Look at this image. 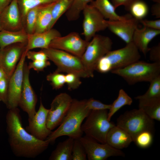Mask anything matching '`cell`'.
<instances>
[{
    "mask_svg": "<svg viewBox=\"0 0 160 160\" xmlns=\"http://www.w3.org/2000/svg\"><path fill=\"white\" fill-rule=\"evenodd\" d=\"M2 29H3V28H2L1 22V20H0V31H1Z\"/></svg>",
    "mask_w": 160,
    "mask_h": 160,
    "instance_id": "50",
    "label": "cell"
},
{
    "mask_svg": "<svg viewBox=\"0 0 160 160\" xmlns=\"http://www.w3.org/2000/svg\"><path fill=\"white\" fill-rule=\"evenodd\" d=\"M111 72L122 77L129 84L141 82H150L160 75V63H150L139 60Z\"/></svg>",
    "mask_w": 160,
    "mask_h": 160,
    "instance_id": "3",
    "label": "cell"
},
{
    "mask_svg": "<svg viewBox=\"0 0 160 160\" xmlns=\"http://www.w3.org/2000/svg\"><path fill=\"white\" fill-rule=\"evenodd\" d=\"M132 141L129 134L116 125L110 129L107 136L106 143L119 150L127 148Z\"/></svg>",
    "mask_w": 160,
    "mask_h": 160,
    "instance_id": "21",
    "label": "cell"
},
{
    "mask_svg": "<svg viewBox=\"0 0 160 160\" xmlns=\"http://www.w3.org/2000/svg\"><path fill=\"white\" fill-rule=\"evenodd\" d=\"M95 70L102 73H107L111 71L110 66L104 56L98 61Z\"/></svg>",
    "mask_w": 160,
    "mask_h": 160,
    "instance_id": "42",
    "label": "cell"
},
{
    "mask_svg": "<svg viewBox=\"0 0 160 160\" xmlns=\"http://www.w3.org/2000/svg\"><path fill=\"white\" fill-rule=\"evenodd\" d=\"M79 139L84 146L89 160H105L111 156L124 157L125 153L107 143H101L86 135Z\"/></svg>",
    "mask_w": 160,
    "mask_h": 160,
    "instance_id": "9",
    "label": "cell"
},
{
    "mask_svg": "<svg viewBox=\"0 0 160 160\" xmlns=\"http://www.w3.org/2000/svg\"><path fill=\"white\" fill-rule=\"evenodd\" d=\"M149 52L150 59L154 63H160V44L150 48Z\"/></svg>",
    "mask_w": 160,
    "mask_h": 160,
    "instance_id": "43",
    "label": "cell"
},
{
    "mask_svg": "<svg viewBox=\"0 0 160 160\" xmlns=\"http://www.w3.org/2000/svg\"><path fill=\"white\" fill-rule=\"evenodd\" d=\"M150 84L144 94L135 97L139 100H147L160 98V75L150 82Z\"/></svg>",
    "mask_w": 160,
    "mask_h": 160,
    "instance_id": "31",
    "label": "cell"
},
{
    "mask_svg": "<svg viewBox=\"0 0 160 160\" xmlns=\"http://www.w3.org/2000/svg\"><path fill=\"white\" fill-rule=\"evenodd\" d=\"M73 99L68 94L62 93L57 95L51 104L46 121L47 128L52 131L59 125L67 114Z\"/></svg>",
    "mask_w": 160,
    "mask_h": 160,
    "instance_id": "11",
    "label": "cell"
},
{
    "mask_svg": "<svg viewBox=\"0 0 160 160\" xmlns=\"http://www.w3.org/2000/svg\"><path fill=\"white\" fill-rule=\"evenodd\" d=\"M73 0H58L52 10V20L47 30L52 28L58 20L66 12L72 4Z\"/></svg>",
    "mask_w": 160,
    "mask_h": 160,
    "instance_id": "28",
    "label": "cell"
},
{
    "mask_svg": "<svg viewBox=\"0 0 160 160\" xmlns=\"http://www.w3.org/2000/svg\"><path fill=\"white\" fill-rule=\"evenodd\" d=\"M61 36L58 30L53 28L41 33L28 34L25 50L27 51L36 48H47L53 39Z\"/></svg>",
    "mask_w": 160,
    "mask_h": 160,
    "instance_id": "19",
    "label": "cell"
},
{
    "mask_svg": "<svg viewBox=\"0 0 160 160\" xmlns=\"http://www.w3.org/2000/svg\"><path fill=\"white\" fill-rule=\"evenodd\" d=\"M9 80V78L5 77L0 81V101L6 105L7 102Z\"/></svg>",
    "mask_w": 160,
    "mask_h": 160,
    "instance_id": "39",
    "label": "cell"
},
{
    "mask_svg": "<svg viewBox=\"0 0 160 160\" xmlns=\"http://www.w3.org/2000/svg\"><path fill=\"white\" fill-rule=\"evenodd\" d=\"M87 105L88 108L90 110H109L111 107V104H104L92 98L87 100Z\"/></svg>",
    "mask_w": 160,
    "mask_h": 160,
    "instance_id": "38",
    "label": "cell"
},
{
    "mask_svg": "<svg viewBox=\"0 0 160 160\" xmlns=\"http://www.w3.org/2000/svg\"><path fill=\"white\" fill-rule=\"evenodd\" d=\"M151 12L153 15L157 18H160V3H156L153 5Z\"/></svg>",
    "mask_w": 160,
    "mask_h": 160,
    "instance_id": "46",
    "label": "cell"
},
{
    "mask_svg": "<svg viewBox=\"0 0 160 160\" xmlns=\"http://www.w3.org/2000/svg\"><path fill=\"white\" fill-rule=\"evenodd\" d=\"M30 69L26 63L24 66L23 80L18 106L28 114V119L36 114L37 102L36 95L33 90L29 80Z\"/></svg>",
    "mask_w": 160,
    "mask_h": 160,
    "instance_id": "15",
    "label": "cell"
},
{
    "mask_svg": "<svg viewBox=\"0 0 160 160\" xmlns=\"http://www.w3.org/2000/svg\"><path fill=\"white\" fill-rule=\"evenodd\" d=\"M58 0H18L23 24L27 12L36 7L56 2Z\"/></svg>",
    "mask_w": 160,
    "mask_h": 160,
    "instance_id": "29",
    "label": "cell"
},
{
    "mask_svg": "<svg viewBox=\"0 0 160 160\" xmlns=\"http://www.w3.org/2000/svg\"><path fill=\"white\" fill-rule=\"evenodd\" d=\"M41 50L57 66L55 71L73 73L80 78L89 77L81 58L60 49L49 47Z\"/></svg>",
    "mask_w": 160,
    "mask_h": 160,
    "instance_id": "7",
    "label": "cell"
},
{
    "mask_svg": "<svg viewBox=\"0 0 160 160\" xmlns=\"http://www.w3.org/2000/svg\"><path fill=\"white\" fill-rule=\"evenodd\" d=\"M80 77L72 73H68L65 75V82L69 90L77 89L81 83Z\"/></svg>",
    "mask_w": 160,
    "mask_h": 160,
    "instance_id": "37",
    "label": "cell"
},
{
    "mask_svg": "<svg viewBox=\"0 0 160 160\" xmlns=\"http://www.w3.org/2000/svg\"><path fill=\"white\" fill-rule=\"evenodd\" d=\"M50 65V63L48 60H37L32 61L29 63L28 65V68L33 69L34 71L39 72L44 70V69Z\"/></svg>",
    "mask_w": 160,
    "mask_h": 160,
    "instance_id": "40",
    "label": "cell"
},
{
    "mask_svg": "<svg viewBox=\"0 0 160 160\" xmlns=\"http://www.w3.org/2000/svg\"><path fill=\"white\" fill-rule=\"evenodd\" d=\"M74 139L69 137L59 143L51 153L49 160H72V151Z\"/></svg>",
    "mask_w": 160,
    "mask_h": 160,
    "instance_id": "25",
    "label": "cell"
},
{
    "mask_svg": "<svg viewBox=\"0 0 160 160\" xmlns=\"http://www.w3.org/2000/svg\"><path fill=\"white\" fill-rule=\"evenodd\" d=\"M108 110H91L81 125V129L86 135L101 143H106L109 130L115 126L108 119Z\"/></svg>",
    "mask_w": 160,
    "mask_h": 160,
    "instance_id": "5",
    "label": "cell"
},
{
    "mask_svg": "<svg viewBox=\"0 0 160 160\" xmlns=\"http://www.w3.org/2000/svg\"><path fill=\"white\" fill-rule=\"evenodd\" d=\"M89 41L82 39L76 32L53 39L49 47L61 50L81 58Z\"/></svg>",
    "mask_w": 160,
    "mask_h": 160,
    "instance_id": "10",
    "label": "cell"
},
{
    "mask_svg": "<svg viewBox=\"0 0 160 160\" xmlns=\"http://www.w3.org/2000/svg\"><path fill=\"white\" fill-rule=\"evenodd\" d=\"M40 6L30 10L25 16L23 23V26L24 29L28 34H32L35 32L38 13Z\"/></svg>",
    "mask_w": 160,
    "mask_h": 160,
    "instance_id": "32",
    "label": "cell"
},
{
    "mask_svg": "<svg viewBox=\"0 0 160 160\" xmlns=\"http://www.w3.org/2000/svg\"><path fill=\"white\" fill-rule=\"evenodd\" d=\"M153 140L152 132L145 131L139 134L135 137L134 142L140 148H145L151 145Z\"/></svg>",
    "mask_w": 160,
    "mask_h": 160,
    "instance_id": "34",
    "label": "cell"
},
{
    "mask_svg": "<svg viewBox=\"0 0 160 160\" xmlns=\"http://www.w3.org/2000/svg\"><path fill=\"white\" fill-rule=\"evenodd\" d=\"M151 1L155 2V3H160V0H151Z\"/></svg>",
    "mask_w": 160,
    "mask_h": 160,
    "instance_id": "49",
    "label": "cell"
},
{
    "mask_svg": "<svg viewBox=\"0 0 160 160\" xmlns=\"http://www.w3.org/2000/svg\"><path fill=\"white\" fill-rule=\"evenodd\" d=\"M113 42L108 36L96 34L92 38L81 58L89 77H93L99 60L111 50Z\"/></svg>",
    "mask_w": 160,
    "mask_h": 160,
    "instance_id": "4",
    "label": "cell"
},
{
    "mask_svg": "<svg viewBox=\"0 0 160 160\" xmlns=\"http://www.w3.org/2000/svg\"></svg>",
    "mask_w": 160,
    "mask_h": 160,
    "instance_id": "51",
    "label": "cell"
},
{
    "mask_svg": "<svg viewBox=\"0 0 160 160\" xmlns=\"http://www.w3.org/2000/svg\"><path fill=\"white\" fill-rule=\"evenodd\" d=\"M93 0H73L71 6L66 12V17L69 21L78 19L81 12L86 6Z\"/></svg>",
    "mask_w": 160,
    "mask_h": 160,
    "instance_id": "30",
    "label": "cell"
},
{
    "mask_svg": "<svg viewBox=\"0 0 160 160\" xmlns=\"http://www.w3.org/2000/svg\"><path fill=\"white\" fill-rule=\"evenodd\" d=\"M0 20L3 29L17 31L24 29L18 0H12L3 10Z\"/></svg>",
    "mask_w": 160,
    "mask_h": 160,
    "instance_id": "17",
    "label": "cell"
},
{
    "mask_svg": "<svg viewBox=\"0 0 160 160\" xmlns=\"http://www.w3.org/2000/svg\"><path fill=\"white\" fill-rule=\"evenodd\" d=\"M83 35L85 39L89 41L98 31L107 28L105 20L95 7L88 4L83 10Z\"/></svg>",
    "mask_w": 160,
    "mask_h": 160,
    "instance_id": "13",
    "label": "cell"
},
{
    "mask_svg": "<svg viewBox=\"0 0 160 160\" xmlns=\"http://www.w3.org/2000/svg\"><path fill=\"white\" fill-rule=\"evenodd\" d=\"M26 57L32 61L37 60H49L44 52L42 50L39 52L31 51H27Z\"/></svg>",
    "mask_w": 160,
    "mask_h": 160,
    "instance_id": "41",
    "label": "cell"
},
{
    "mask_svg": "<svg viewBox=\"0 0 160 160\" xmlns=\"http://www.w3.org/2000/svg\"><path fill=\"white\" fill-rule=\"evenodd\" d=\"M85 149L79 139H74L72 151V160H86Z\"/></svg>",
    "mask_w": 160,
    "mask_h": 160,
    "instance_id": "36",
    "label": "cell"
},
{
    "mask_svg": "<svg viewBox=\"0 0 160 160\" xmlns=\"http://www.w3.org/2000/svg\"><path fill=\"white\" fill-rule=\"evenodd\" d=\"M132 98L122 89H120L117 98L111 104L108 113V119L111 121L113 116L123 106L130 105L132 103Z\"/></svg>",
    "mask_w": 160,
    "mask_h": 160,
    "instance_id": "27",
    "label": "cell"
},
{
    "mask_svg": "<svg viewBox=\"0 0 160 160\" xmlns=\"http://www.w3.org/2000/svg\"><path fill=\"white\" fill-rule=\"evenodd\" d=\"M55 2L40 6L34 33H41L47 30L52 21V10Z\"/></svg>",
    "mask_w": 160,
    "mask_h": 160,
    "instance_id": "24",
    "label": "cell"
},
{
    "mask_svg": "<svg viewBox=\"0 0 160 160\" xmlns=\"http://www.w3.org/2000/svg\"><path fill=\"white\" fill-rule=\"evenodd\" d=\"M49 111L44 106L41 100L38 111L32 118L28 119V124L25 128L28 132L40 140H45L52 132L47 126Z\"/></svg>",
    "mask_w": 160,
    "mask_h": 160,
    "instance_id": "16",
    "label": "cell"
},
{
    "mask_svg": "<svg viewBox=\"0 0 160 160\" xmlns=\"http://www.w3.org/2000/svg\"><path fill=\"white\" fill-rule=\"evenodd\" d=\"M12 0H0V13L11 2Z\"/></svg>",
    "mask_w": 160,
    "mask_h": 160,
    "instance_id": "47",
    "label": "cell"
},
{
    "mask_svg": "<svg viewBox=\"0 0 160 160\" xmlns=\"http://www.w3.org/2000/svg\"><path fill=\"white\" fill-rule=\"evenodd\" d=\"M148 10V5L145 1L137 0L132 4L129 11L133 17L139 21L146 16Z\"/></svg>",
    "mask_w": 160,
    "mask_h": 160,
    "instance_id": "33",
    "label": "cell"
},
{
    "mask_svg": "<svg viewBox=\"0 0 160 160\" xmlns=\"http://www.w3.org/2000/svg\"><path fill=\"white\" fill-rule=\"evenodd\" d=\"M137 0H111L112 3L116 9L121 6H123L125 9L129 11V9L132 4Z\"/></svg>",
    "mask_w": 160,
    "mask_h": 160,
    "instance_id": "45",
    "label": "cell"
},
{
    "mask_svg": "<svg viewBox=\"0 0 160 160\" xmlns=\"http://www.w3.org/2000/svg\"><path fill=\"white\" fill-rule=\"evenodd\" d=\"M116 126L126 131L134 142L137 136L145 131L152 132L154 123L141 109H134L126 111L117 119Z\"/></svg>",
    "mask_w": 160,
    "mask_h": 160,
    "instance_id": "6",
    "label": "cell"
},
{
    "mask_svg": "<svg viewBox=\"0 0 160 160\" xmlns=\"http://www.w3.org/2000/svg\"><path fill=\"white\" fill-rule=\"evenodd\" d=\"M27 43L12 44L0 50V68L9 79L25 50Z\"/></svg>",
    "mask_w": 160,
    "mask_h": 160,
    "instance_id": "14",
    "label": "cell"
},
{
    "mask_svg": "<svg viewBox=\"0 0 160 160\" xmlns=\"http://www.w3.org/2000/svg\"><path fill=\"white\" fill-rule=\"evenodd\" d=\"M160 34V30L153 29L146 27L141 29L137 28L134 33L132 42L145 56L150 48L148 47L149 43L155 37Z\"/></svg>",
    "mask_w": 160,
    "mask_h": 160,
    "instance_id": "20",
    "label": "cell"
},
{
    "mask_svg": "<svg viewBox=\"0 0 160 160\" xmlns=\"http://www.w3.org/2000/svg\"><path fill=\"white\" fill-rule=\"evenodd\" d=\"M87 100H79L73 99L70 107L59 127L52 132L46 140L49 143H54L58 137L67 136L74 139H79L83 133L82 123L91 110L87 105Z\"/></svg>",
    "mask_w": 160,
    "mask_h": 160,
    "instance_id": "2",
    "label": "cell"
},
{
    "mask_svg": "<svg viewBox=\"0 0 160 160\" xmlns=\"http://www.w3.org/2000/svg\"><path fill=\"white\" fill-rule=\"evenodd\" d=\"M100 12L105 19L110 20H125L131 17L129 14L124 16L118 15L113 5L109 0H95L90 3Z\"/></svg>",
    "mask_w": 160,
    "mask_h": 160,
    "instance_id": "22",
    "label": "cell"
},
{
    "mask_svg": "<svg viewBox=\"0 0 160 160\" xmlns=\"http://www.w3.org/2000/svg\"><path fill=\"white\" fill-rule=\"evenodd\" d=\"M28 34L24 29L17 31L4 29L0 31V49L17 43H27Z\"/></svg>",
    "mask_w": 160,
    "mask_h": 160,
    "instance_id": "23",
    "label": "cell"
},
{
    "mask_svg": "<svg viewBox=\"0 0 160 160\" xmlns=\"http://www.w3.org/2000/svg\"><path fill=\"white\" fill-rule=\"evenodd\" d=\"M139 108L151 119L160 121V98L139 100Z\"/></svg>",
    "mask_w": 160,
    "mask_h": 160,
    "instance_id": "26",
    "label": "cell"
},
{
    "mask_svg": "<svg viewBox=\"0 0 160 160\" xmlns=\"http://www.w3.org/2000/svg\"><path fill=\"white\" fill-rule=\"evenodd\" d=\"M5 77L7 76L4 72L0 68V81Z\"/></svg>",
    "mask_w": 160,
    "mask_h": 160,
    "instance_id": "48",
    "label": "cell"
},
{
    "mask_svg": "<svg viewBox=\"0 0 160 160\" xmlns=\"http://www.w3.org/2000/svg\"><path fill=\"white\" fill-rule=\"evenodd\" d=\"M104 57L110 66L111 71L124 68L140 60L141 55L139 50L132 42L126 44L122 48L111 50Z\"/></svg>",
    "mask_w": 160,
    "mask_h": 160,
    "instance_id": "8",
    "label": "cell"
},
{
    "mask_svg": "<svg viewBox=\"0 0 160 160\" xmlns=\"http://www.w3.org/2000/svg\"><path fill=\"white\" fill-rule=\"evenodd\" d=\"M27 51L23 53L16 68L10 78L8 84L7 102L8 109L17 108L23 86L24 66Z\"/></svg>",
    "mask_w": 160,
    "mask_h": 160,
    "instance_id": "12",
    "label": "cell"
},
{
    "mask_svg": "<svg viewBox=\"0 0 160 160\" xmlns=\"http://www.w3.org/2000/svg\"><path fill=\"white\" fill-rule=\"evenodd\" d=\"M20 111L9 109L6 116V130L11 150L16 156L35 158L48 148L49 143L37 139L23 127Z\"/></svg>",
    "mask_w": 160,
    "mask_h": 160,
    "instance_id": "1",
    "label": "cell"
},
{
    "mask_svg": "<svg viewBox=\"0 0 160 160\" xmlns=\"http://www.w3.org/2000/svg\"><path fill=\"white\" fill-rule=\"evenodd\" d=\"M144 26L150 28L160 30V20H148L142 19L139 21Z\"/></svg>",
    "mask_w": 160,
    "mask_h": 160,
    "instance_id": "44",
    "label": "cell"
},
{
    "mask_svg": "<svg viewBox=\"0 0 160 160\" xmlns=\"http://www.w3.org/2000/svg\"><path fill=\"white\" fill-rule=\"evenodd\" d=\"M46 79L50 83L53 89H56L61 88L65 83V75L55 71L48 74Z\"/></svg>",
    "mask_w": 160,
    "mask_h": 160,
    "instance_id": "35",
    "label": "cell"
},
{
    "mask_svg": "<svg viewBox=\"0 0 160 160\" xmlns=\"http://www.w3.org/2000/svg\"><path fill=\"white\" fill-rule=\"evenodd\" d=\"M139 20L132 17L125 20H105L107 28L127 44L132 42Z\"/></svg>",
    "mask_w": 160,
    "mask_h": 160,
    "instance_id": "18",
    "label": "cell"
}]
</instances>
